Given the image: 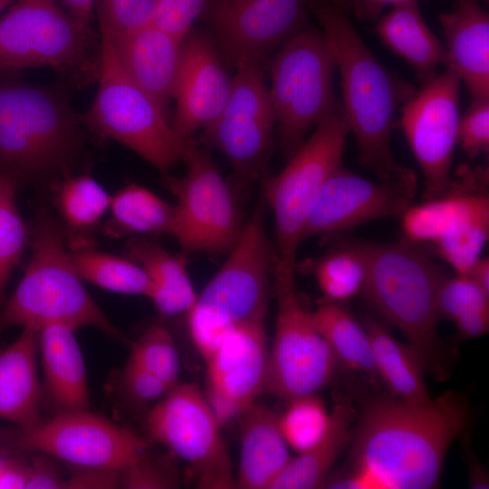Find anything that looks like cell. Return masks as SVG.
Listing matches in <instances>:
<instances>
[{
	"instance_id": "1",
	"label": "cell",
	"mask_w": 489,
	"mask_h": 489,
	"mask_svg": "<svg viewBox=\"0 0 489 489\" xmlns=\"http://www.w3.org/2000/svg\"><path fill=\"white\" fill-rule=\"evenodd\" d=\"M346 465L323 484L337 489H431L468 423L464 398L446 391L423 405L396 397L365 402Z\"/></svg>"
},
{
	"instance_id": "2",
	"label": "cell",
	"mask_w": 489,
	"mask_h": 489,
	"mask_svg": "<svg viewBox=\"0 0 489 489\" xmlns=\"http://www.w3.org/2000/svg\"><path fill=\"white\" fill-rule=\"evenodd\" d=\"M313 12L332 53L340 79L342 114L356 141L360 164L379 179L398 168L391 152L396 115L415 93L369 49L340 5L331 0Z\"/></svg>"
},
{
	"instance_id": "3",
	"label": "cell",
	"mask_w": 489,
	"mask_h": 489,
	"mask_svg": "<svg viewBox=\"0 0 489 489\" xmlns=\"http://www.w3.org/2000/svg\"><path fill=\"white\" fill-rule=\"evenodd\" d=\"M83 127L64 88L0 71V174L14 186L70 176L83 150Z\"/></svg>"
},
{
	"instance_id": "4",
	"label": "cell",
	"mask_w": 489,
	"mask_h": 489,
	"mask_svg": "<svg viewBox=\"0 0 489 489\" xmlns=\"http://www.w3.org/2000/svg\"><path fill=\"white\" fill-rule=\"evenodd\" d=\"M64 240L61 225L41 214L33 231L28 267L0 309V331L17 326L37 332L51 324L74 330L89 326L120 342H128L83 287Z\"/></svg>"
},
{
	"instance_id": "5",
	"label": "cell",
	"mask_w": 489,
	"mask_h": 489,
	"mask_svg": "<svg viewBox=\"0 0 489 489\" xmlns=\"http://www.w3.org/2000/svg\"><path fill=\"white\" fill-rule=\"evenodd\" d=\"M366 261L363 292L387 322L435 366L440 350L436 297L446 275L416 244L357 241Z\"/></svg>"
},
{
	"instance_id": "6",
	"label": "cell",
	"mask_w": 489,
	"mask_h": 489,
	"mask_svg": "<svg viewBox=\"0 0 489 489\" xmlns=\"http://www.w3.org/2000/svg\"><path fill=\"white\" fill-rule=\"evenodd\" d=\"M263 198L221 268L187 312L191 339L206 360L232 326L264 319L276 254L266 235Z\"/></svg>"
},
{
	"instance_id": "7",
	"label": "cell",
	"mask_w": 489,
	"mask_h": 489,
	"mask_svg": "<svg viewBox=\"0 0 489 489\" xmlns=\"http://www.w3.org/2000/svg\"><path fill=\"white\" fill-rule=\"evenodd\" d=\"M101 37L56 0H15L0 18V71L50 66L70 84L97 82Z\"/></svg>"
},
{
	"instance_id": "8",
	"label": "cell",
	"mask_w": 489,
	"mask_h": 489,
	"mask_svg": "<svg viewBox=\"0 0 489 489\" xmlns=\"http://www.w3.org/2000/svg\"><path fill=\"white\" fill-rule=\"evenodd\" d=\"M98 91L82 114L85 127L129 148L163 174L182 159L187 142L175 133L158 103L124 72L109 35L101 30Z\"/></svg>"
},
{
	"instance_id": "9",
	"label": "cell",
	"mask_w": 489,
	"mask_h": 489,
	"mask_svg": "<svg viewBox=\"0 0 489 489\" xmlns=\"http://www.w3.org/2000/svg\"><path fill=\"white\" fill-rule=\"evenodd\" d=\"M335 69L326 38L313 29L300 31L273 58L268 94L288 158L306 134L340 105L333 90Z\"/></svg>"
},
{
	"instance_id": "10",
	"label": "cell",
	"mask_w": 489,
	"mask_h": 489,
	"mask_svg": "<svg viewBox=\"0 0 489 489\" xmlns=\"http://www.w3.org/2000/svg\"><path fill=\"white\" fill-rule=\"evenodd\" d=\"M350 130L340 105L321 121L288 164L264 184L276 234V257L296 265L305 219L315 197L332 171L341 164Z\"/></svg>"
},
{
	"instance_id": "11",
	"label": "cell",
	"mask_w": 489,
	"mask_h": 489,
	"mask_svg": "<svg viewBox=\"0 0 489 489\" xmlns=\"http://www.w3.org/2000/svg\"><path fill=\"white\" fill-rule=\"evenodd\" d=\"M295 266L275 259V333L269 352L267 389L292 399L317 394L332 379L337 360L305 309L295 286Z\"/></svg>"
},
{
	"instance_id": "12",
	"label": "cell",
	"mask_w": 489,
	"mask_h": 489,
	"mask_svg": "<svg viewBox=\"0 0 489 489\" xmlns=\"http://www.w3.org/2000/svg\"><path fill=\"white\" fill-rule=\"evenodd\" d=\"M182 159V177L164 174L177 198L172 235L185 254L228 253L244 225L237 201L212 157L190 139Z\"/></svg>"
},
{
	"instance_id": "13",
	"label": "cell",
	"mask_w": 489,
	"mask_h": 489,
	"mask_svg": "<svg viewBox=\"0 0 489 489\" xmlns=\"http://www.w3.org/2000/svg\"><path fill=\"white\" fill-rule=\"evenodd\" d=\"M221 426L206 394L194 383L178 382L146 418L150 437L187 463L203 489L236 487Z\"/></svg>"
},
{
	"instance_id": "14",
	"label": "cell",
	"mask_w": 489,
	"mask_h": 489,
	"mask_svg": "<svg viewBox=\"0 0 489 489\" xmlns=\"http://www.w3.org/2000/svg\"><path fill=\"white\" fill-rule=\"evenodd\" d=\"M262 61L235 64L228 99L220 114L203 129L200 140L219 150L244 183L256 179L271 150L276 119Z\"/></svg>"
},
{
	"instance_id": "15",
	"label": "cell",
	"mask_w": 489,
	"mask_h": 489,
	"mask_svg": "<svg viewBox=\"0 0 489 489\" xmlns=\"http://www.w3.org/2000/svg\"><path fill=\"white\" fill-rule=\"evenodd\" d=\"M11 450L41 453L70 465L122 470L149 442L129 429L89 410L54 415L12 435Z\"/></svg>"
},
{
	"instance_id": "16",
	"label": "cell",
	"mask_w": 489,
	"mask_h": 489,
	"mask_svg": "<svg viewBox=\"0 0 489 489\" xmlns=\"http://www.w3.org/2000/svg\"><path fill=\"white\" fill-rule=\"evenodd\" d=\"M417 189V175L407 167L398 166L390 176L372 181L340 164L310 206L302 241L380 218L401 216L413 205Z\"/></svg>"
},
{
	"instance_id": "17",
	"label": "cell",
	"mask_w": 489,
	"mask_h": 489,
	"mask_svg": "<svg viewBox=\"0 0 489 489\" xmlns=\"http://www.w3.org/2000/svg\"><path fill=\"white\" fill-rule=\"evenodd\" d=\"M402 106L400 125L424 177L425 200L447 189L457 143L460 79L452 71L433 72Z\"/></svg>"
},
{
	"instance_id": "18",
	"label": "cell",
	"mask_w": 489,
	"mask_h": 489,
	"mask_svg": "<svg viewBox=\"0 0 489 489\" xmlns=\"http://www.w3.org/2000/svg\"><path fill=\"white\" fill-rule=\"evenodd\" d=\"M269 352L264 319L229 328L205 360L206 394L221 425L237 419L267 389Z\"/></svg>"
},
{
	"instance_id": "19",
	"label": "cell",
	"mask_w": 489,
	"mask_h": 489,
	"mask_svg": "<svg viewBox=\"0 0 489 489\" xmlns=\"http://www.w3.org/2000/svg\"><path fill=\"white\" fill-rule=\"evenodd\" d=\"M308 0H208L203 12L235 63L262 61L302 31Z\"/></svg>"
},
{
	"instance_id": "20",
	"label": "cell",
	"mask_w": 489,
	"mask_h": 489,
	"mask_svg": "<svg viewBox=\"0 0 489 489\" xmlns=\"http://www.w3.org/2000/svg\"><path fill=\"white\" fill-rule=\"evenodd\" d=\"M228 78L214 47L192 29L181 44L180 65L174 91L176 113L172 128L187 142L220 114L228 99Z\"/></svg>"
},
{
	"instance_id": "21",
	"label": "cell",
	"mask_w": 489,
	"mask_h": 489,
	"mask_svg": "<svg viewBox=\"0 0 489 489\" xmlns=\"http://www.w3.org/2000/svg\"><path fill=\"white\" fill-rule=\"evenodd\" d=\"M488 168L462 165L440 197L409 206L402 216L405 240L432 243L489 222Z\"/></svg>"
},
{
	"instance_id": "22",
	"label": "cell",
	"mask_w": 489,
	"mask_h": 489,
	"mask_svg": "<svg viewBox=\"0 0 489 489\" xmlns=\"http://www.w3.org/2000/svg\"><path fill=\"white\" fill-rule=\"evenodd\" d=\"M107 34L124 72L168 117L179 71L182 42L152 23L128 34Z\"/></svg>"
},
{
	"instance_id": "23",
	"label": "cell",
	"mask_w": 489,
	"mask_h": 489,
	"mask_svg": "<svg viewBox=\"0 0 489 489\" xmlns=\"http://www.w3.org/2000/svg\"><path fill=\"white\" fill-rule=\"evenodd\" d=\"M446 69L464 82L471 101L489 100V15L479 0H457L439 16Z\"/></svg>"
},
{
	"instance_id": "24",
	"label": "cell",
	"mask_w": 489,
	"mask_h": 489,
	"mask_svg": "<svg viewBox=\"0 0 489 489\" xmlns=\"http://www.w3.org/2000/svg\"><path fill=\"white\" fill-rule=\"evenodd\" d=\"M74 331L63 324L47 325L38 331L43 406L54 415L91 409L85 363Z\"/></svg>"
},
{
	"instance_id": "25",
	"label": "cell",
	"mask_w": 489,
	"mask_h": 489,
	"mask_svg": "<svg viewBox=\"0 0 489 489\" xmlns=\"http://www.w3.org/2000/svg\"><path fill=\"white\" fill-rule=\"evenodd\" d=\"M38 350V332L24 328L0 351V418L23 430L43 420V387L36 368Z\"/></svg>"
},
{
	"instance_id": "26",
	"label": "cell",
	"mask_w": 489,
	"mask_h": 489,
	"mask_svg": "<svg viewBox=\"0 0 489 489\" xmlns=\"http://www.w3.org/2000/svg\"><path fill=\"white\" fill-rule=\"evenodd\" d=\"M240 420V462L236 488L269 489L291 460L279 415L254 403Z\"/></svg>"
},
{
	"instance_id": "27",
	"label": "cell",
	"mask_w": 489,
	"mask_h": 489,
	"mask_svg": "<svg viewBox=\"0 0 489 489\" xmlns=\"http://www.w3.org/2000/svg\"><path fill=\"white\" fill-rule=\"evenodd\" d=\"M126 256L139 264L150 282L149 298L163 316L187 313L195 303V292L187 269L186 256L172 254L144 237H131Z\"/></svg>"
},
{
	"instance_id": "28",
	"label": "cell",
	"mask_w": 489,
	"mask_h": 489,
	"mask_svg": "<svg viewBox=\"0 0 489 489\" xmlns=\"http://www.w3.org/2000/svg\"><path fill=\"white\" fill-rule=\"evenodd\" d=\"M361 323L370 340L378 376L391 394L410 404L429 403L433 398L425 381L427 366L418 352L399 342L373 317H365Z\"/></svg>"
},
{
	"instance_id": "29",
	"label": "cell",
	"mask_w": 489,
	"mask_h": 489,
	"mask_svg": "<svg viewBox=\"0 0 489 489\" xmlns=\"http://www.w3.org/2000/svg\"><path fill=\"white\" fill-rule=\"evenodd\" d=\"M375 29L391 52L415 68L421 81L443 63L444 44L425 22L417 1L391 7Z\"/></svg>"
},
{
	"instance_id": "30",
	"label": "cell",
	"mask_w": 489,
	"mask_h": 489,
	"mask_svg": "<svg viewBox=\"0 0 489 489\" xmlns=\"http://www.w3.org/2000/svg\"><path fill=\"white\" fill-rule=\"evenodd\" d=\"M356 416L350 402H338L331 413L328 429L321 439L311 449L291 458L269 489L323 487L333 464L351 439Z\"/></svg>"
},
{
	"instance_id": "31",
	"label": "cell",
	"mask_w": 489,
	"mask_h": 489,
	"mask_svg": "<svg viewBox=\"0 0 489 489\" xmlns=\"http://www.w3.org/2000/svg\"><path fill=\"white\" fill-rule=\"evenodd\" d=\"M312 317L338 364L365 375L372 382L379 379L368 333L348 308L323 298Z\"/></svg>"
},
{
	"instance_id": "32",
	"label": "cell",
	"mask_w": 489,
	"mask_h": 489,
	"mask_svg": "<svg viewBox=\"0 0 489 489\" xmlns=\"http://www.w3.org/2000/svg\"><path fill=\"white\" fill-rule=\"evenodd\" d=\"M110 209L117 231L132 235H172L176 207L137 184L111 196Z\"/></svg>"
},
{
	"instance_id": "33",
	"label": "cell",
	"mask_w": 489,
	"mask_h": 489,
	"mask_svg": "<svg viewBox=\"0 0 489 489\" xmlns=\"http://www.w3.org/2000/svg\"><path fill=\"white\" fill-rule=\"evenodd\" d=\"M314 275L324 298L342 302L363 292L367 279L365 257L357 241H346L304 265Z\"/></svg>"
},
{
	"instance_id": "34",
	"label": "cell",
	"mask_w": 489,
	"mask_h": 489,
	"mask_svg": "<svg viewBox=\"0 0 489 489\" xmlns=\"http://www.w3.org/2000/svg\"><path fill=\"white\" fill-rule=\"evenodd\" d=\"M72 265L79 275L101 288L124 294L149 296L150 282L144 269L129 257L87 248L70 252Z\"/></svg>"
},
{
	"instance_id": "35",
	"label": "cell",
	"mask_w": 489,
	"mask_h": 489,
	"mask_svg": "<svg viewBox=\"0 0 489 489\" xmlns=\"http://www.w3.org/2000/svg\"><path fill=\"white\" fill-rule=\"evenodd\" d=\"M57 198L66 223L84 230L92 227L110 208L111 196L91 177L70 175L62 181Z\"/></svg>"
},
{
	"instance_id": "36",
	"label": "cell",
	"mask_w": 489,
	"mask_h": 489,
	"mask_svg": "<svg viewBox=\"0 0 489 489\" xmlns=\"http://www.w3.org/2000/svg\"><path fill=\"white\" fill-rule=\"evenodd\" d=\"M331 414L316 394L289 400L286 410L279 415L281 432L289 447L298 454L315 446L326 433Z\"/></svg>"
},
{
	"instance_id": "37",
	"label": "cell",
	"mask_w": 489,
	"mask_h": 489,
	"mask_svg": "<svg viewBox=\"0 0 489 489\" xmlns=\"http://www.w3.org/2000/svg\"><path fill=\"white\" fill-rule=\"evenodd\" d=\"M15 186L0 178V309L10 274L28 244L29 231L15 203Z\"/></svg>"
},
{
	"instance_id": "38",
	"label": "cell",
	"mask_w": 489,
	"mask_h": 489,
	"mask_svg": "<svg viewBox=\"0 0 489 489\" xmlns=\"http://www.w3.org/2000/svg\"><path fill=\"white\" fill-rule=\"evenodd\" d=\"M129 360L156 375L168 389L178 383V352L173 337L163 326L147 329L133 343Z\"/></svg>"
},
{
	"instance_id": "39",
	"label": "cell",
	"mask_w": 489,
	"mask_h": 489,
	"mask_svg": "<svg viewBox=\"0 0 489 489\" xmlns=\"http://www.w3.org/2000/svg\"><path fill=\"white\" fill-rule=\"evenodd\" d=\"M489 309V294L468 276L455 273L446 275L438 289L436 311L439 320L453 322L468 313Z\"/></svg>"
},
{
	"instance_id": "40",
	"label": "cell",
	"mask_w": 489,
	"mask_h": 489,
	"mask_svg": "<svg viewBox=\"0 0 489 489\" xmlns=\"http://www.w3.org/2000/svg\"><path fill=\"white\" fill-rule=\"evenodd\" d=\"M158 0H96L100 28L128 34L152 23Z\"/></svg>"
},
{
	"instance_id": "41",
	"label": "cell",
	"mask_w": 489,
	"mask_h": 489,
	"mask_svg": "<svg viewBox=\"0 0 489 489\" xmlns=\"http://www.w3.org/2000/svg\"><path fill=\"white\" fill-rule=\"evenodd\" d=\"M144 450L120 470V486L124 488H176L179 476L171 458Z\"/></svg>"
},
{
	"instance_id": "42",
	"label": "cell",
	"mask_w": 489,
	"mask_h": 489,
	"mask_svg": "<svg viewBox=\"0 0 489 489\" xmlns=\"http://www.w3.org/2000/svg\"><path fill=\"white\" fill-rule=\"evenodd\" d=\"M457 142L470 158L489 149V100L471 101L460 116Z\"/></svg>"
},
{
	"instance_id": "43",
	"label": "cell",
	"mask_w": 489,
	"mask_h": 489,
	"mask_svg": "<svg viewBox=\"0 0 489 489\" xmlns=\"http://www.w3.org/2000/svg\"><path fill=\"white\" fill-rule=\"evenodd\" d=\"M208 0H158L152 24L183 41Z\"/></svg>"
},
{
	"instance_id": "44",
	"label": "cell",
	"mask_w": 489,
	"mask_h": 489,
	"mask_svg": "<svg viewBox=\"0 0 489 489\" xmlns=\"http://www.w3.org/2000/svg\"><path fill=\"white\" fill-rule=\"evenodd\" d=\"M120 384L125 395L139 404L159 400L169 390L156 375L129 359L120 372Z\"/></svg>"
},
{
	"instance_id": "45",
	"label": "cell",
	"mask_w": 489,
	"mask_h": 489,
	"mask_svg": "<svg viewBox=\"0 0 489 489\" xmlns=\"http://www.w3.org/2000/svg\"><path fill=\"white\" fill-rule=\"evenodd\" d=\"M73 471L65 479V488H116L120 470L71 465Z\"/></svg>"
},
{
	"instance_id": "46",
	"label": "cell",
	"mask_w": 489,
	"mask_h": 489,
	"mask_svg": "<svg viewBox=\"0 0 489 489\" xmlns=\"http://www.w3.org/2000/svg\"><path fill=\"white\" fill-rule=\"evenodd\" d=\"M335 4L343 7L346 11H350L353 15L363 22H373L382 13L384 8L396 6L402 4L417 0H331Z\"/></svg>"
},
{
	"instance_id": "47",
	"label": "cell",
	"mask_w": 489,
	"mask_h": 489,
	"mask_svg": "<svg viewBox=\"0 0 489 489\" xmlns=\"http://www.w3.org/2000/svg\"><path fill=\"white\" fill-rule=\"evenodd\" d=\"M26 488H65V478L43 457H36L30 465Z\"/></svg>"
},
{
	"instance_id": "48",
	"label": "cell",
	"mask_w": 489,
	"mask_h": 489,
	"mask_svg": "<svg viewBox=\"0 0 489 489\" xmlns=\"http://www.w3.org/2000/svg\"><path fill=\"white\" fill-rule=\"evenodd\" d=\"M30 465L17 459L0 458V489L26 488Z\"/></svg>"
},
{
	"instance_id": "49",
	"label": "cell",
	"mask_w": 489,
	"mask_h": 489,
	"mask_svg": "<svg viewBox=\"0 0 489 489\" xmlns=\"http://www.w3.org/2000/svg\"><path fill=\"white\" fill-rule=\"evenodd\" d=\"M462 339H473L485 334L489 329V309L464 315L454 321Z\"/></svg>"
},
{
	"instance_id": "50",
	"label": "cell",
	"mask_w": 489,
	"mask_h": 489,
	"mask_svg": "<svg viewBox=\"0 0 489 489\" xmlns=\"http://www.w3.org/2000/svg\"><path fill=\"white\" fill-rule=\"evenodd\" d=\"M78 23L90 25L96 0H56Z\"/></svg>"
},
{
	"instance_id": "51",
	"label": "cell",
	"mask_w": 489,
	"mask_h": 489,
	"mask_svg": "<svg viewBox=\"0 0 489 489\" xmlns=\"http://www.w3.org/2000/svg\"><path fill=\"white\" fill-rule=\"evenodd\" d=\"M465 275L489 294V259L487 257H480Z\"/></svg>"
},
{
	"instance_id": "52",
	"label": "cell",
	"mask_w": 489,
	"mask_h": 489,
	"mask_svg": "<svg viewBox=\"0 0 489 489\" xmlns=\"http://www.w3.org/2000/svg\"><path fill=\"white\" fill-rule=\"evenodd\" d=\"M15 0H0V13L9 5H11Z\"/></svg>"
}]
</instances>
